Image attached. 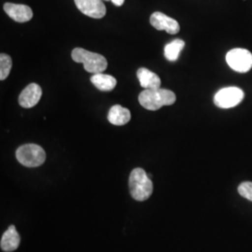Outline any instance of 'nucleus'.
<instances>
[{
  "mask_svg": "<svg viewBox=\"0 0 252 252\" xmlns=\"http://www.w3.org/2000/svg\"><path fill=\"white\" fill-rule=\"evenodd\" d=\"M16 158L20 163L27 167H36L45 162L46 153L38 145L27 144L19 148Z\"/></svg>",
  "mask_w": 252,
  "mask_h": 252,
  "instance_id": "obj_4",
  "label": "nucleus"
},
{
  "mask_svg": "<svg viewBox=\"0 0 252 252\" xmlns=\"http://www.w3.org/2000/svg\"><path fill=\"white\" fill-rule=\"evenodd\" d=\"M129 189L133 198L145 201L153 193V181L142 168H135L129 177Z\"/></svg>",
  "mask_w": 252,
  "mask_h": 252,
  "instance_id": "obj_2",
  "label": "nucleus"
},
{
  "mask_svg": "<svg viewBox=\"0 0 252 252\" xmlns=\"http://www.w3.org/2000/svg\"><path fill=\"white\" fill-rule=\"evenodd\" d=\"M245 97L243 91L237 87H226L219 91L214 96L218 108H231L241 103Z\"/></svg>",
  "mask_w": 252,
  "mask_h": 252,
  "instance_id": "obj_6",
  "label": "nucleus"
},
{
  "mask_svg": "<svg viewBox=\"0 0 252 252\" xmlns=\"http://www.w3.org/2000/svg\"><path fill=\"white\" fill-rule=\"evenodd\" d=\"M111 1H112V3H113L114 5H116L118 7L122 6V5L125 3V0H111Z\"/></svg>",
  "mask_w": 252,
  "mask_h": 252,
  "instance_id": "obj_18",
  "label": "nucleus"
},
{
  "mask_svg": "<svg viewBox=\"0 0 252 252\" xmlns=\"http://www.w3.org/2000/svg\"><path fill=\"white\" fill-rule=\"evenodd\" d=\"M4 10L10 18L17 23H26L33 17V11L30 7L22 4L6 3Z\"/></svg>",
  "mask_w": 252,
  "mask_h": 252,
  "instance_id": "obj_10",
  "label": "nucleus"
},
{
  "mask_svg": "<svg viewBox=\"0 0 252 252\" xmlns=\"http://www.w3.org/2000/svg\"><path fill=\"white\" fill-rule=\"evenodd\" d=\"M91 82L98 90L103 91V92L112 91L117 85V81L114 77L107 74H103V73L94 74V76L91 78Z\"/></svg>",
  "mask_w": 252,
  "mask_h": 252,
  "instance_id": "obj_14",
  "label": "nucleus"
},
{
  "mask_svg": "<svg viewBox=\"0 0 252 252\" xmlns=\"http://www.w3.org/2000/svg\"><path fill=\"white\" fill-rule=\"evenodd\" d=\"M108 120L113 126H125L131 120V113L127 108L120 105H115L110 108Z\"/></svg>",
  "mask_w": 252,
  "mask_h": 252,
  "instance_id": "obj_13",
  "label": "nucleus"
},
{
  "mask_svg": "<svg viewBox=\"0 0 252 252\" xmlns=\"http://www.w3.org/2000/svg\"><path fill=\"white\" fill-rule=\"evenodd\" d=\"M12 66L11 58L8 54H1L0 55V80L4 81L8 78Z\"/></svg>",
  "mask_w": 252,
  "mask_h": 252,
  "instance_id": "obj_16",
  "label": "nucleus"
},
{
  "mask_svg": "<svg viewBox=\"0 0 252 252\" xmlns=\"http://www.w3.org/2000/svg\"><path fill=\"white\" fill-rule=\"evenodd\" d=\"M185 47V42L181 39H175L170 43L166 44L164 47V56L165 58L170 61L175 62L179 59L180 52Z\"/></svg>",
  "mask_w": 252,
  "mask_h": 252,
  "instance_id": "obj_15",
  "label": "nucleus"
},
{
  "mask_svg": "<svg viewBox=\"0 0 252 252\" xmlns=\"http://www.w3.org/2000/svg\"><path fill=\"white\" fill-rule=\"evenodd\" d=\"M71 56L76 63H83L84 69L87 72L98 74L105 71L108 66V61L103 55L92 53L82 48H75Z\"/></svg>",
  "mask_w": 252,
  "mask_h": 252,
  "instance_id": "obj_3",
  "label": "nucleus"
},
{
  "mask_svg": "<svg viewBox=\"0 0 252 252\" xmlns=\"http://www.w3.org/2000/svg\"><path fill=\"white\" fill-rule=\"evenodd\" d=\"M77 8L91 18L101 19L106 15L107 9L101 0H74Z\"/></svg>",
  "mask_w": 252,
  "mask_h": 252,
  "instance_id": "obj_7",
  "label": "nucleus"
},
{
  "mask_svg": "<svg viewBox=\"0 0 252 252\" xmlns=\"http://www.w3.org/2000/svg\"><path fill=\"white\" fill-rule=\"evenodd\" d=\"M229 66L236 72L246 73L252 67V54L246 49L236 48L231 50L226 55Z\"/></svg>",
  "mask_w": 252,
  "mask_h": 252,
  "instance_id": "obj_5",
  "label": "nucleus"
},
{
  "mask_svg": "<svg viewBox=\"0 0 252 252\" xmlns=\"http://www.w3.org/2000/svg\"><path fill=\"white\" fill-rule=\"evenodd\" d=\"M150 21L151 25L157 30L166 31L168 34L171 35L178 34L180 32V27L179 23L175 19L171 18L160 11H156L153 13Z\"/></svg>",
  "mask_w": 252,
  "mask_h": 252,
  "instance_id": "obj_8",
  "label": "nucleus"
},
{
  "mask_svg": "<svg viewBox=\"0 0 252 252\" xmlns=\"http://www.w3.org/2000/svg\"><path fill=\"white\" fill-rule=\"evenodd\" d=\"M42 90L36 83H31L21 93L19 96V104L25 108H33L41 98Z\"/></svg>",
  "mask_w": 252,
  "mask_h": 252,
  "instance_id": "obj_9",
  "label": "nucleus"
},
{
  "mask_svg": "<svg viewBox=\"0 0 252 252\" xmlns=\"http://www.w3.org/2000/svg\"><path fill=\"white\" fill-rule=\"evenodd\" d=\"M238 192L242 197L252 202V182L251 181L242 182L238 186Z\"/></svg>",
  "mask_w": 252,
  "mask_h": 252,
  "instance_id": "obj_17",
  "label": "nucleus"
},
{
  "mask_svg": "<svg viewBox=\"0 0 252 252\" xmlns=\"http://www.w3.org/2000/svg\"><path fill=\"white\" fill-rule=\"evenodd\" d=\"M139 103L148 110H158L163 106H171L177 97L176 94L167 89H145L139 94Z\"/></svg>",
  "mask_w": 252,
  "mask_h": 252,
  "instance_id": "obj_1",
  "label": "nucleus"
},
{
  "mask_svg": "<svg viewBox=\"0 0 252 252\" xmlns=\"http://www.w3.org/2000/svg\"><path fill=\"white\" fill-rule=\"evenodd\" d=\"M136 75L141 87H143L144 89L161 88V79L157 74L153 73V71L145 67H141L137 70Z\"/></svg>",
  "mask_w": 252,
  "mask_h": 252,
  "instance_id": "obj_11",
  "label": "nucleus"
},
{
  "mask_svg": "<svg viewBox=\"0 0 252 252\" xmlns=\"http://www.w3.org/2000/svg\"><path fill=\"white\" fill-rule=\"evenodd\" d=\"M20 235H19L15 226L10 225L9 229L4 233L1 238V249L6 252H14L18 249L20 245Z\"/></svg>",
  "mask_w": 252,
  "mask_h": 252,
  "instance_id": "obj_12",
  "label": "nucleus"
}]
</instances>
